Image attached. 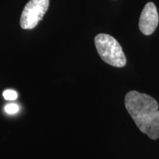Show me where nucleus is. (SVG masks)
<instances>
[{
	"label": "nucleus",
	"mask_w": 159,
	"mask_h": 159,
	"mask_svg": "<svg viewBox=\"0 0 159 159\" xmlns=\"http://www.w3.org/2000/svg\"><path fill=\"white\" fill-rule=\"evenodd\" d=\"M125 105L143 134L152 140L159 139V106L153 97L137 91H130L125 95Z\"/></svg>",
	"instance_id": "nucleus-1"
},
{
	"label": "nucleus",
	"mask_w": 159,
	"mask_h": 159,
	"mask_svg": "<svg viewBox=\"0 0 159 159\" xmlns=\"http://www.w3.org/2000/svg\"><path fill=\"white\" fill-rule=\"evenodd\" d=\"M94 43L97 52L105 63L122 68L127 63V59L119 43L108 34L100 33L96 35Z\"/></svg>",
	"instance_id": "nucleus-2"
},
{
	"label": "nucleus",
	"mask_w": 159,
	"mask_h": 159,
	"mask_svg": "<svg viewBox=\"0 0 159 159\" xmlns=\"http://www.w3.org/2000/svg\"><path fill=\"white\" fill-rule=\"evenodd\" d=\"M49 5V0H30L21 13L20 25L24 30L35 28L43 19Z\"/></svg>",
	"instance_id": "nucleus-3"
},
{
	"label": "nucleus",
	"mask_w": 159,
	"mask_h": 159,
	"mask_svg": "<svg viewBox=\"0 0 159 159\" xmlns=\"http://www.w3.org/2000/svg\"><path fill=\"white\" fill-rule=\"evenodd\" d=\"M158 13L153 2H148L144 6L139 19V27L140 31L145 35L153 33L158 25Z\"/></svg>",
	"instance_id": "nucleus-4"
},
{
	"label": "nucleus",
	"mask_w": 159,
	"mask_h": 159,
	"mask_svg": "<svg viewBox=\"0 0 159 159\" xmlns=\"http://www.w3.org/2000/svg\"><path fill=\"white\" fill-rule=\"evenodd\" d=\"M3 97L6 100L13 101L18 98V94L16 91L8 89V90H5L4 91Z\"/></svg>",
	"instance_id": "nucleus-5"
},
{
	"label": "nucleus",
	"mask_w": 159,
	"mask_h": 159,
	"mask_svg": "<svg viewBox=\"0 0 159 159\" xmlns=\"http://www.w3.org/2000/svg\"><path fill=\"white\" fill-rule=\"evenodd\" d=\"M5 110L7 114H14L19 111V106L16 104H14V103H11V104L6 105Z\"/></svg>",
	"instance_id": "nucleus-6"
}]
</instances>
